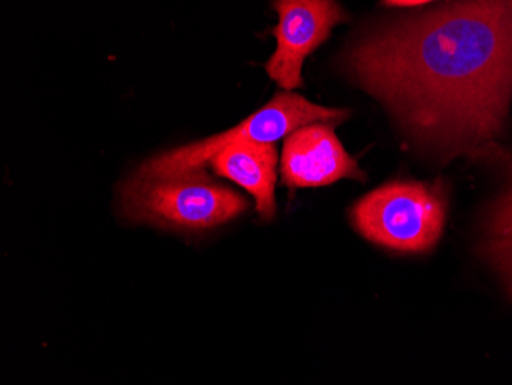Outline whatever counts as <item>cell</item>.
<instances>
[{
    "label": "cell",
    "instance_id": "obj_5",
    "mask_svg": "<svg viewBox=\"0 0 512 385\" xmlns=\"http://www.w3.org/2000/svg\"><path fill=\"white\" fill-rule=\"evenodd\" d=\"M278 25L276 50L267 62L270 79L292 91L302 86V65L329 39L336 25L347 19L336 0H273Z\"/></svg>",
    "mask_w": 512,
    "mask_h": 385
},
{
    "label": "cell",
    "instance_id": "obj_2",
    "mask_svg": "<svg viewBox=\"0 0 512 385\" xmlns=\"http://www.w3.org/2000/svg\"><path fill=\"white\" fill-rule=\"evenodd\" d=\"M122 205L134 223L206 231L244 214L249 203L198 168L160 177L135 175L123 186Z\"/></svg>",
    "mask_w": 512,
    "mask_h": 385
},
{
    "label": "cell",
    "instance_id": "obj_8",
    "mask_svg": "<svg viewBox=\"0 0 512 385\" xmlns=\"http://www.w3.org/2000/svg\"><path fill=\"white\" fill-rule=\"evenodd\" d=\"M486 254L512 298V189L491 212L486 235Z\"/></svg>",
    "mask_w": 512,
    "mask_h": 385
},
{
    "label": "cell",
    "instance_id": "obj_9",
    "mask_svg": "<svg viewBox=\"0 0 512 385\" xmlns=\"http://www.w3.org/2000/svg\"><path fill=\"white\" fill-rule=\"evenodd\" d=\"M434 0H382L388 7H417V5L430 4Z\"/></svg>",
    "mask_w": 512,
    "mask_h": 385
},
{
    "label": "cell",
    "instance_id": "obj_3",
    "mask_svg": "<svg viewBox=\"0 0 512 385\" xmlns=\"http://www.w3.org/2000/svg\"><path fill=\"white\" fill-rule=\"evenodd\" d=\"M352 218L373 243L394 251L427 252L444 231L445 203L431 186L396 181L359 200Z\"/></svg>",
    "mask_w": 512,
    "mask_h": 385
},
{
    "label": "cell",
    "instance_id": "obj_6",
    "mask_svg": "<svg viewBox=\"0 0 512 385\" xmlns=\"http://www.w3.org/2000/svg\"><path fill=\"white\" fill-rule=\"evenodd\" d=\"M342 178L365 180L345 151L332 123L316 122L287 135L281 154V180L290 189L321 188Z\"/></svg>",
    "mask_w": 512,
    "mask_h": 385
},
{
    "label": "cell",
    "instance_id": "obj_4",
    "mask_svg": "<svg viewBox=\"0 0 512 385\" xmlns=\"http://www.w3.org/2000/svg\"><path fill=\"white\" fill-rule=\"evenodd\" d=\"M350 116L347 109L327 108L315 105L292 91L278 93L267 105L244 122L223 134L214 135L201 142L181 146L174 151L165 152L151 158L138 169V177H160L175 172L191 171L203 168L221 149L232 143L256 142L275 143L284 139L296 129L310 123L325 122L338 126Z\"/></svg>",
    "mask_w": 512,
    "mask_h": 385
},
{
    "label": "cell",
    "instance_id": "obj_7",
    "mask_svg": "<svg viewBox=\"0 0 512 385\" xmlns=\"http://www.w3.org/2000/svg\"><path fill=\"white\" fill-rule=\"evenodd\" d=\"M209 163L215 174L234 181L255 198L256 212L263 220L275 217L278 151L273 143H232L218 151Z\"/></svg>",
    "mask_w": 512,
    "mask_h": 385
},
{
    "label": "cell",
    "instance_id": "obj_1",
    "mask_svg": "<svg viewBox=\"0 0 512 385\" xmlns=\"http://www.w3.org/2000/svg\"><path fill=\"white\" fill-rule=\"evenodd\" d=\"M347 68L416 142L448 155L502 134L512 97V0H448L371 31Z\"/></svg>",
    "mask_w": 512,
    "mask_h": 385
}]
</instances>
